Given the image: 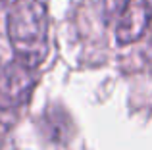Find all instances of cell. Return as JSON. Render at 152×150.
<instances>
[{"mask_svg": "<svg viewBox=\"0 0 152 150\" xmlns=\"http://www.w3.org/2000/svg\"><path fill=\"white\" fill-rule=\"evenodd\" d=\"M15 60L37 69L48 56V14L41 0H15L8 14Z\"/></svg>", "mask_w": 152, "mask_h": 150, "instance_id": "6da1fadb", "label": "cell"}, {"mask_svg": "<svg viewBox=\"0 0 152 150\" xmlns=\"http://www.w3.org/2000/svg\"><path fill=\"white\" fill-rule=\"evenodd\" d=\"M152 21V0H127L119 14L115 39L119 44H131L145 35Z\"/></svg>", "mask_w": 152, "mask_h": 150, "instance_id": "3957f363", "label": "cell"}, {"mask_svg": "<svg viewBox=\"0 0 152 150\" xmlns=\"http://www.w3.org/2000/svg\"><path fill=\"white\" fill-rule=\"evenodd\" d=\"M37 83V73L33 68L14 60L0 68V108H19L29 100Z\"/></svg>", "mask_w": 152, "mask_h": 150, "instance_id": "7a4b0ae2", "label": "cell"}, {"mask_svg": "<svg viewBox=\"0 0 152 150\" xmlns=\"http://www.w3.org/2000/svg\"><path fill=\"white\" fill-rule=\"evenodd\" d=\"M2 2H4V0H0V6H2Z\"/></svg>", "mask_w": 152, "mask_h": 150, "instance_id": "277c9868", "label": "cell"}]
</instances>
